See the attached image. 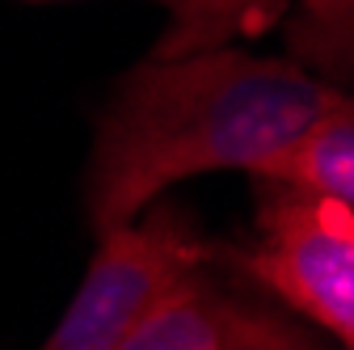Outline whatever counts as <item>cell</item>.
Returning <instances> with one entry per match:
<instances>
[{"label":"cell","mask_w":354,"mask_h":350,"mask_svg":"<svg viewBox=\"0 0 354 350\" xmlns=\"http://www.w3.org/2000/svg\"><path fill=\"white\" fill-rule=\"evenodd\" d=\"M228 13H232V21H236V30H245V26H257V17L266 21L274 13V0H228Z\"/></svg>","instance_id":"obj_8"},{"label":"cell","mask_w":354,"mask_h":350,"mask_svg":"<svg viewBox=\"0 0 354 350\" xmlns=\"http://www.w3.org/2000/svg\"><path fill=\"white\" fill-rule=\"evenodd\" d=\"M241 266L342 350L354 346V203L257 182V245Z\"/></svg>","instance_id":"obj_2"},{"label":"cell","mask_w":354,"mask_h":350,"mask_svg":"<svg viewBox=\"0 0 354 350\" xmlns=\"http://www.w3.org/2000/svg\"><path fill=\"white\" fill-rule=\"evenodd\" d=\"M287 59L325 80L329 89L350 93L354 72V0H299L287 26Z\"/></svg>","instance_id":"obj_6"},{"label":"cell","mask_w":354,"mask_h":350,"mask_svg":"<svg viewBox=\"0 0 354 350\" xmlns=\"http://www.w3.org/2000/svg\"><path fill=\"white\" fill-rule=\"evenodd\" d=\"M203 266L207 245L177 207L102 232L76 295L38 350H114Z\"/></svg>","instance_id":"obj_3"},{"label":"cell","mask_w":354,"mask_h":350,"mask_svg":"<svg viewBox=\"0 0 354 350\" xmlns=\"http://www.w3.org/2000/svg\"><path fill=\"white\" fill-rule=\"evenodd\" d=\"M173 9V30L156 42V55H186L203 47H228L236 21L228 13V0H156Z\"/></svg>","instance_id":"obj_7"},{"label":"cell","mask_w":354,"mask_h":350,"mask_svg":"<svg viewBox=\"0 0 354 350\" xmlns=\"http://www.w3.org/2000/svg\"><path fill=\"white\" fill-rule=\"evenodd\" d=\"M114 350H329L279 313L224 291L194 270Z\"/></svg>","instance_id":"obj_4"},{"label":"cell","mask_w":354,"mask_h":350,"mask_svg":"<svg viewBox=\"0 0 354 350\" xmlns=\"http://www.w3.org/2000/svg\"><path fill=\"white\" fill-rule=\"evenodd\" d=\"M249 178L325 194L337 203H354V102L350 93L337 98L329 110H321L299 136H291Z\"/></svg>","instance_id":"obj_5"},{"label":"cell","mask_w":354,"mask_h":350,"mask_svg":"<svg viewBox=\"0 0 354 350\" xmlns=\"http://www.w3.org/2000/svg\"><path fill=\"white\" fill-rule=\"evenodd\" d=\"M337 98L346 93L287 55L203 47L144 59L97 118L88 228L102 237L140 220L169 186L198 173H253Z\"/></svg>","instance_id":"obj_1"}]
</instances>
